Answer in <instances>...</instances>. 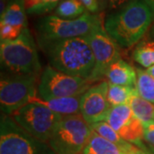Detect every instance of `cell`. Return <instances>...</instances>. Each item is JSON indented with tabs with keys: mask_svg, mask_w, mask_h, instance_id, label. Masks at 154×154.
Wrapping results in <instances>:
<instances>
[{
	"mask_svg": "<svg viewBox=\"0 0 154 154\" xmlns=\"http://www.w3.org/2000/svg\"><path fill=\"white\" fill-rule=\"evenodd\" d=\"M127 154H130V153H127Z\"/></svg>",
	"mask_w": 154,
	"mask_h": 154,
	"instance_id": "32",
	"label": "cell"
},
{
	"mask_svg": "<svg viewBox=\"0 0 154 154\" xmlns=\"http://www.w3.org/2000/svg\"><path fill=\"white\" fill-rule=\"evenodd\" d=\"M144 140L150 145L154 150V121H150L143 123Z\"/></svg>",
	"mask_w": 154,
	"mask_h": 154,
	"instance_id": "24",
	"label": "cell"
},
{
	"mask_svg": "<svg viewBox=\"0 0 154 154\" xmlns=\"http://www.w3.org/2000/svg\"><path fill=\"white\" fill-rule=\"evenodd\" d=\"M0 60L2 68L10 75L40 76L43 71L37 46L28 28L15 39L1 41Z\"/></svg>",
	"mask_w": 154,
	"mask_h": 154,
	"instance_id": "3",
	"label": "cell"
},
{
	"mask_svg": "<svg viewBox=\"0 0 154 154\" xmlns=\"http://www.w3.org/2000/svg\"><path fill=\"white\" fill-rule=\"evenodd\" d=\"M110 9L113 10H119L127 5L132 3L136 0H106Z\"/></svg>",
	"mask_w": 154,
	"mask_h": 154,
	"instance_id": "26",
	"label": "cell"
},
{
	"mask_svg": "<svg viewBox=\"0 0 154 154\" xmlns=\"http://www.w3.org/2000/svg\"><path fill=\"white\" fill-rule=\"evenodd\" d=\"M91 86L88 80L69 75L47 65L39 76L37 96L42 99L75 97L84 94Z\"/></svg>",
	"mask_w": 154,
	"mask_h": 154,
	"instance_id": "9",
	"label": "cell"
},
{
	"mask_svg": "<svg viewBox=\"0 0 154 154\" xmlns=\"http://www.w3.org/2000/svg\"><path fill=\"white\" fill-rule=\"evenodd\" d=\"M144 1L149 6V8L151 9V11H152L154 16V0H144Z\"/></svg>",
	"mask_w": 154,
	"mask_h": 154,
	"instance_id": "28",
	"label": "cell"
},
{
	"mask_svg": "<svg viewBox=\"0 0 154 154\" xmlns=\"http://www.w3.org/2000/svg\"><path fill=\"white\" fill-rule=\"evenodd\" d=\"M109 82L101 81L82 95L81 115L90 125L105 121L111 105L108 100Z\"/></svg>",
	"mask_w": 154,
	"mask_h": 154,
	"instance_id": "12",
	"label": "cell"
},
{
	"mask_svg": "<svg viewBox=\"0 0 154 154\" xmlns=\"http://www.w3.org/2000/svg\"><path fill=\"white\" fill-rule=\"evenodd\" d=\"M132 154H154V150L147 147L146 149H140L137 146H134Z\"/></svg>",
	"mask_w": 154,
	"mask_h": 154,
	"instance_id": "27",
	"label": "cell"
},
{
	"mask_svg": "<svg viewBox=\"0 0 154 154\" xmlns=\"http://www.w3.org/2000/svg\"><path fill=\"white\" fill-rule=\"evenodd\" d=\"M94 56V68L88 81L101 82L114 63L121 59L120 45L105 31V25L86 36Z\"/></svg>",
	"mask_w": 154,
	"mask_h": 154,
	"instance_id": "10",
	"label": "cell"
},
{
	"mask_svg": "<svg viewBox=\"0 0 154 154\" xmlns=\"http://www.w3.org/2000/svg\"><path fill=\"white\" fill-rule=\"evenodd\" d=\"M137 83L136 89L138 94L154 104V77L152 76L146 70L137 69Z\"/></svg>",
	"mask_w": 154,
	"mask_h": 154,
	"instance_id": "22",
	"label": "cell"
},
{
	"mask_svg": "<svg viewBox=\"0 0 154 154\" xmlns=\"http://www.w3.org/2000/svg\"><path fill=\"white\" fill-rule=\"evenodd\" d=\"M6 1H7L8 3H10V2H11V1H12V0H6Z\"/></svg>",
	"mask_w": 154,
	"mask_h": 154,
	"instance_id": "30",
	"label": "cell"
},
{
	"mask_svg": "<svg viewBox=\"0 0 154 154\" xmlns=\"http://www.w3.org/2000/svg\"><path fill=\"white\" fill-rule=\"evenodd\" d=\"M152 33H153V36H154V27L153 28H152Z\"/></svg>",
	"mask_w": 154,
	"mask_h": 154,
	"instance_id": "31",
	"label": "cell"
},
{
	"mask_svg": "<svg viewBox=\"0 0 154 154\" xmlns=\"http://www.w3.org/2000/svg\"><path fill=\"white\" fill-rule=\"evenodd\" d=\"M10 116L29 134L47 143L63 119L61 115L37 103H28Z\"/></svg>",
	"mask_w": 154,
	"mask_h": 154,
	"instance_id": "8",
	"label": "cell"
},
{
	"mask_svg": "<svg viewBox=\"0 0 154 154\" xmlns=\"http://www.w3.org/2000/svg\"><path fill=\"white\" fill-rule=\"evenodd\" d=\"M134 114L143 123L154 121V104L141 98L139 94L135 95L129 102Z\"/></svg>",
	"mask_w": 154,
	"mask_h": 154,
	"instance_id": "21",
	"label": "cell"
},
{
	"mask_svg": "<svg viewBox=\"0 0 154 154\" xmlns=\"http://www.w3.org/2000/svg\"><path fill=\"white\" fill-rule=\"evenodd\" d=\"M105 122L127 142L140 149L146 148L143 143V122L135 116L129 105L111 107Z\"/></svg>",
	"mask_w": 154,
	"mask_h": 154,
	"instance_id": "11",
	"label": "cell"
},
{
	"mask_svg": "<svg viewBox=\"0 0 154 154\" xmlns=\"http://www.w3.org/2000/svg\"><path fill=\"white\" fill-rule=\"evenodd\" d=\"M0 38L12 40L28 28L27 11L24 0L11 1L5 12L0 15Z\"/></svg>",
	"mask_w": 154,
	"mask_h": 154,
	"instance_id": "13",
	"label": "cell"
},
{
	"mask_svg": "<svg viewBox=\"0 0 154 154\" xmlns=\"http://www.w3.org/2000/svg\"><path fill=\"white\" fill-rule=\"evenodd\" d=\"M82 154H127L116 144L105 140L94 130L89 137Z\"/></svg>",
	"mask_w": 154,
	"mask_h": 154,
	"instance_id": "16",
	"label": "cell"
},
{
	"mask_svg": "<svg viewBox=\"0 0 154 154\" xmlns=\"http://www.w3.org/2000/svg\"><path fill=\"white\" fill-rule=\"evenodd\" d=\"M105 78L109 83L114 85L136 88L137 71L132 65L121 58L109 68Z\"/></svg>",
	"mask_w": 154,
	"mask_h": 154,
	"instance_id": "15",
	"label": "cell"
},
{
	"mask_svg": "<svg viewBox=\"0 0 154 154\" xmlns=\"http://www.w3.org/2000/svg\"><path fill=\"white\" fill-rule=\"evenodd\" d=\"M146 70L148 72L149 74H150L152 76L154 77V65H152V67H150V68H148V69H146Z\"/></svg>",
	"mask_w": 154,
	"mask_h": 154,
	"instance_id": "29",
	"label": "cell"
},
{
	"mask_svg": "<svg viewBox=\"0 0 154 154\" xmlns=\"http://www.w3.org/2000/svg\"><path fill=\"white\" fill-rule=\"evenodd\" d=\"M38 45L50 66L69 75L88 80L94 68V56L86 37L39 39Z\"/></svg>",
	"mask_w": 154,
	"mask_h": 154,
	"instance_id": "1",
	"label": "cell"
},
{
	"mask_svg": "<svg viewBox=\"0 0 154 154\" xmlns=\"http://www.w3.org/2000/svg\"><path fill=\"white\" fill-rule=\"evenodd\" d=\"M92 131V126L81 114L64 116L48 144L56 154H82Z\"/></svg>",
	"mask_w": 154,
	"mask_h": 154,
	"instance_id": "5",
	"label": "cell"
},
{
	"mask_svg": "<svg viewBox=\"0 0 154 154\" xmlns=\"http://www.w3.org/2000/svg\"><path fill=\"white\" fill-rule=\"evenodd\" d=\"M38 76L3 75L0 81V106L4 115L11 116L28 105L38 94Z\"/></svg>",
	"mask_w": 154,
	"mask_h": 154,
	"instance_id": "7",
	"label": "cell"
},
{
	"mask_svg": "<svg viewBox=\"0 0 154 154\" xmlns=\"http://www.w3.org/2000/svg\"><path fill=\"white\" fill-rule=\"evenodd\" d=\"M153 21V13L145 1L136 0L106 17L105 29L121 47L129 48L143 38Z\"/></svg>",
	"mask_w": 154,
	"mask_h": 154,
	"instance_id": "2",
	"label": "cell"
},
{
	"mask_svg": "<svg viewBox=\"0 0 154 154\" xmlns=\"http://www.w3.org/2000/svg\"><path fill=\"white\" fill-rule=\"evenodd\" d=\"M82 95L61 98V99H42L38 96H35L30 103H37L42 105L52 110L57 114H59L63 117L81 114V98Z\"/></svg>",
	"mask_w": 154,
	"mask_h": 154,
	"instance_id": "14",
	"label": "cell"
},
{
	"mask_svg": "<svg viewBox=\"0 0 154 154\" xmlns=\"http://www.w3.org/2000/svg\"><path fill=\"white\" fill-rule=\"evenodd\" d=\"M79 1L85 6L87 11L89 12L96 13L99 11V6L98 0H79Z\"/></svg>",
	"mask_w": 154,
	"mask_h": 154,
	"instance_id": "25",
	"label": "cell"
},
{
	"mask_svg": "<svg viewBox=\"0 0 154 154\" xmlns=\"http://www.w3.org/2000/svg\"><path fill=\"white\" fill-rule=\"evenodd\" d=\"M133 57L135 62L148 69L154 65V40H142L134 50Z\"/></svg>",
	"mask_w": 154,
	"mask_h": 154,
	"instance_id": "20",
	"label": "cell"
},
{
	"mask_svg": "<svg viewBox=\"0 0 154 154\" xmlns=\"http://www.w3.org/2000/svg\"><path fill=\"white\" fill-rule=\"evenodd\" d=\"M91 126H92L93 130H94L98 134H99L103 138H105V140H109L110 142L116 144L125 153L132 154L135 146H134L132 144L127 142L126 140H124L118 134V133L116 132L115 129H113L106 122H99L92 124Z\"/></svg>",
	"mask_w": 154,
	"mask_h": 154,
	"instance_id": "17",
	"label": "cell"
},
{
	"mask_svg": "<svg viewBox=\"0 0 154 154\" xmlns=\"http://www.w3.org/2000/svg\"><path fill=\"white\" fill-rule=\"evenodd\" d=\"M0 154H56L47 142L34 138L10 116L2 115Z\"/></svg>",
	"mask_w": 154,
	"mask_h": 154,
	"instance_id": "6",
	"label": "cell"
},
{
	"mask_svg": "<svg viewBox=\"0 0 154 154\" xmlns=\"http://www.w3.org/2000/svg\"><path fill=\"white\" fill-rule=\"evenodd\" d=\"M63 0H24L27 14L42 16L55 11Z\"/></svg>",
	"mask_w": 154,
	"mask_h": 154,
	"instance_id": "23",
	"label": "cell"
},
{
	"mask_svg": "<svg viewBox=\"0 0 154 154\" xmlns=\"http://www.w3.org/2000/svg\"><path fill=\"white\" fill-rule=\"evenodd\" d=\"M137 94V89L134 87L119 86L109 83L108 100L111 107L128 105L130 100Z\"/></svg>",
	"mask_w": 154,
	"mask_h": 154,
	"instance_id": "18",
	"label": "cell"
},
{
	"mask_svg": "<svg viewBox=\"0 0 154 154\" xmlns=\"http://www.w3.org/2000/svg\"><path fill=\"white\" fill-rule=\"evenodd\" d=\"M86 13L87 9L79 0H63L54 11L55 16L67 20L77 19Z\"/></svg>",
	"mask_w": 154,
	"mask_h": 154,
	"instance_id": "19",
	"label": "cell"
},
{
	"mask_svg": "<svg viewBox=\"0 0 154 154\" xmlns=\"http://www.w3.org/2000/svg\"><path fill=\"white\" fill-rule=\"evenodd\" d=\"M105 25L101 14L86 13L77 19L67 20L55 15L45 16L35 23L37 38L63 39L86 37L89 33Z\"/></svg>",
	"mask_w": 154,
	"mask_h": 154,
	"instance_id": "4",
	"label": "cell"
}]
</instances>
